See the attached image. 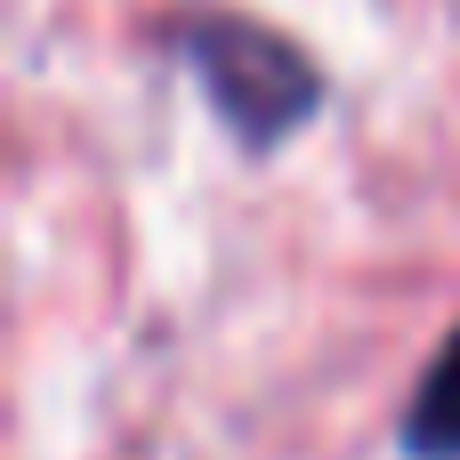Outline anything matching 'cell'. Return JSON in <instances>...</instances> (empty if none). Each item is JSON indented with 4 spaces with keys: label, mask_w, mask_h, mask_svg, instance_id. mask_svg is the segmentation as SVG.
Here are the masks:
<instances>
[{
    "label": "cell",
    "mask_w": 460,
    "mask_h": 460,
    "mask_svg": "<svg viewBox=\"0 0 460 460\" xmlns=\"http://www.w3.org/2000/svg\"><path fill=\"white\" fill-rule=\"evenodd\" d=\"M186 57L210 89V105L243 129V137H283L291 121H307L315 105V73L291 40L259 32V24H234V16H194L186 24Z\"/></svg>",
    "instance_id": "6da1fadb"
},
{
    "label": "cell",
    "mask_w": 460,
    "mask_h": 460,
    "mask_svg": "<svg viewBox=\"0 0 460 460\" xmlns=\"http://www.w3.org/2000/svg\"><path fill=\"white\" fill-rule=\"evenodd\" d=\"M404 453H412V460H460V332L437 348V364H429L420 388H412Z\"/></svg>",
    "instance_id": "7a4b0ae2"
}]
</instances>
